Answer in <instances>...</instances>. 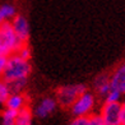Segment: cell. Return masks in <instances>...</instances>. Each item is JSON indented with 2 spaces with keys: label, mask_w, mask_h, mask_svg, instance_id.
Returning <instances> with one entry per match:
<instances>
[{
  "label": "cell",
  "mask_w": 125,
  "mask_h": 125,
  "mask_svg": "<svg viewBox=\"0 0 125 125\" xmlns=\"http://www.w3.org/2000/svg\"><path fill=\"white\" fill-rule=\"evenodd\" d=\"M111 87L125 94V62L120 64L110 75Z\"/></svg>",
  "instance_id": "cell-7"
},
{
  "label": "cell",
  "mask_w": 125,
  "mask_h": 125,
  "mask_svg": "<svg viewBox=\"0 0 125 125\" xmlns=\"http://www.w3.org/2000/svg\"><path fill=\"white\" fill-rule=\"evenodd\" d=\"M17 115H18V111L17 110L8 109L7 107L1 114V125H15Z\"/></svg>",
  "instance_id": "cell-13"
},
{
  "label": "cell",
  "mask_w": 125,
  "mask_h": 125,
  "mask_svg": "<svg viewBox=\"0 0 125 125\" xmlns=\"http://www.w3.org/2000/svg\"><path fill=\"white\" fill-rule=\"evenodd\" d=\"M100 114L106 125H121V102H105Z\"/></svg>",
  "instance_id": "cell-5"
},
{
  "label": "cell",
  "mask_w": 125,
  "mask_h": 125,
  "mask_svg": "<svg viewBox=\"0 0 125 125\" xmlns=\"http://www.w3.org/2000/svg\"><path fill=\"white\" fill-rule=\"evenodd\" d=\"M12 24L17 36L26 43V41L30 37V24H28V21L26 19V17L17 15L14 19H12Z\"/></svg>",
  "instance_id": "cell-8"
},
{
  "label": "cell",
  "mask_w": 125,
  "mask_h": 125,
  "mask_svg": "<svg viewBox=\"0 0 125 125\" xmlns=\"http://www.w3.org/2000/svg\"><path fill=\"white\" fill-rule=\"evenodd\" d=\"M88 125H106V123L102 119L101 114H97V115H89L88 116Z\"/></svg>",
  "instance_id": "cell-16"
},
{
  "label": "cell",
  "mask_w": 125,
  "mask_h": 125,
  "mask_svg": "<svg viewBox=\"0 0 125 125\" xmlns=\"http://www.w3.org/2000/svg\"><path fill=\"white\" fill-rule=\"evenodd\" d=\"M5 106L8 109H13V110L19 111V110L26 107V98L21 93H12L9 96V98L7 100V102H5Z\"/></svg>",
  "instance_id": "cell-10"
},
{
  "label": "cell",
  "mask_w": 125,
  "mask_h": 125,
  "mask_svg": "<svg viewBox=\"0 0 125 125\" xmlns=\"http://www.w3.org/2000/svg\"><path fill=\"white\" fill-rule=\"evenodd\" d=\"M86 86L83 84H72V86L61 87L56 93V100L64 107H72V105L77 101V98L82 93L86 92Z\"/></svg>",
  "instance_id": "cell-3"
},
{
  "label": "cell",
  "mask_w": 125,
  "mask_h": 125,
  "mask_svg": "<svg viewBox=\"0 0 125 125\" xmlns=\"http://www.w3.org/2000/svg\"><path fill=\"white\" fill-rule=\"evenodd\" d=\"M121 96H123V93H120L119 91L112 88L110 91V93L106 96L105 102H121Z\"/></svg>",
  "instance_id": "cell-15"
},
{
  "label": "cell",
  "mask_w": 125,
  "mask_h": 125,
  "mask_svg": "<svg viewBox=\"0 0 125 125\" xmlns=\"http://www.w3.org/2000/svg\"><path fill=\"white\" fill-rule=\"evenodd\" d=\"M15 8L12 4H3L0 7V22H9L15 18Z\"/></svg>",
  "instance_id": "cell-11"
},
{
  "label": "cell",
  "mask_w": 125,
  "mask_h": 125,
  "mask_svg": "<svg viewBox=\"0 0 125 125\" xmlns=\"http://www.w3.org/2000/svg\"><path fill=\"white\" fill-rule=\"evenodd\" d=\"M10 94H12V91H10L9 84L3 81L1 83H0V102H1V104H5Z\"/></svg>",
  "instance_id": "cell-14"
},
{
  "label": "cell",
  "mask_w": 125,
  "mask_h": 125,
  "mask_svg": "<svg viewBox=\"0 0 125 125\" xmlns=\"http://www.w3.org/2000/svg\"><path fill=\"white\" fill-rule=\"evenodd\" d=\"M9 61V56L8 55H0V73H3L4 69L7 68Z\"/></svg>",
  "instance_id": "cell-19"
},
{
  "label": "cell",
  "mask_w": 125,
  "mask_h": 125,
  "mask_svg": "<svg viewBox=\"0 0 125 125\" xmlns=\"http://www.w3.org/2000/svg\"><path fill=\"white\" fill-rule=\"evenodd\" d=\"M32 111L26 106L24 109H22L18 111L17 115L15 125H32Z\"/></svg>",
  "instance_id": "cell-12"
},
{
  "label": "cell",
  "mask_w": 125,
  "mask_h": 125,
  "mask_svg": "<svg viewBox=\"0 0 125 125\" xmlns=\"http://www.w3.org/2000/svg\"><path fill=\"white\" fill-rule=\"evenodd\" d=\"M69 125H88V116H75Z\"/></svg>",
  "instance_id": "cell-17"
},
{
  "label": "cell",
  "mask_w": 125,
  "mask_h": 125,
  "mask_svg": "<svg viewBox=\"0 0 125 125\" xmlns=\"http://www.w3.org/2000/svg\"><path fill=\"white\" fill-rule=\"evenodd\" d=\"M17 54H18L22 59H24V60H30V58H31V51H30V49H28L26 45H24V46H22L21 50Z\"/></svg>",
  "instance_id": "cell-18"
},
{
  "label": "cell",
  "mask_w": 125,
  "mask_h": 125,
  "mask_svg": "<svg viewBox=\"0 0 125 125\" xmlns=\"http://www.w3.org/2000/svg\"><path fill=\"white\" fill-rule=\"evenodd\" d=\"M24 46V42L17 36L12 22H1L0 24V55H13Z\"/></svg>",
  "instance_id": "cell-2"
},
{
  "label": "cell",
  "mask_w": 125,
  "mask_h": 125,
  "mask_svg": "<svg viewBox=\"0 0 125 125\" xmlns=\"http://www.w3.org/2000/svg\"><path fill=\"white\" fill-rule=\"evenodd\" d=\"M56 105H58V100H54L51 97H45L38 102L33 114H35L36 117H40V119L47 117L50 114H52L55 111Z\"/></svg>",
  "instance_id": "cell-6"
},
{
  "label": "cell",
  "mask_w": 125,
  "mask_h": 125,
  "mask_svg": "<svg viewBox=\"0 0 125 125\" xmlns=\"http://www.w3.org/2000/svg\"><path fill=\"white\" fill-rule=\"evenodd\" d=\"M94 89L97 94L102 98H106V96L110 93V91L112 89L111 82H110V75L107 74H101L94 79Z\"/></svg>",
  "instance_id": "cell-9"
},
{
  "label": "cell",
  "mask_w": 125,
  "mask_h": 125,
  "mask_svg": "<svg viewBox=\"0 0 125 125\" xmlns=\"http://www.w3.org/2000/svg\"><path fill=\"white\" fill-rule=\"evenodd\" d=\"M31 70L32 68L30 60H24L18 54H13L9 56L8 65L1 73L3 81L7 83H13L17 81H22V79H28Z\"/></svg>",
  "instance_id": "cell-1"
},
{
  "label": "cell",
  "mask_w": 125,
  "mask_h": 125,
  "mask_svg": "<svg viewBox=\"0 0 125 125\" xmlns=\"http://www.w3.org/2000/svg\"><path fill=\"white\" fill-rule=\"evenodd\" d=\"M94 102H96V100H94L93 93L86 91L72 105L70 111L74 115V117L75 116H89L92 110H93V107H94Z\"/></svg>",
  "instance_id": "cell-4"
},
{
  "label": "cell",
  "mask_w": 125,
  "mask_h": 125,
  "mask_svg": "<svg viewBox=\"0 0 125 125\" xmlns=\"http://www.w3.org/2000/svg\"><path fill=\"white\" fill-rule=\"evenodd\" d=\"M121 125H125V100L121 102Z\"/></svg>",
  "instance_id": "cell-20"
}]
</instances>
